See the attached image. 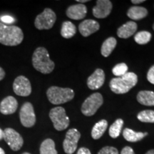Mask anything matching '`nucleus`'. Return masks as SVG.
Returning <instances> with one entry per match:
<instances>
[{
	"label": "nucleus",
	"mask_w": 154,
	"mask_h": 154,
	"mask_svg": "<svg viewBox=\"0 0 154 154\" xmlns=\"http://www.w3.org/2000/svg\"><path fill=\"white\" fill-rule=\"evenodd\" d=\"M24 39L22 29L17 26H7L0 22V44L9 47L19 45Z\"/></svg>",
	"instance_id": "obj_1"
},
{
	"label": "nucleus",
	"mask_w": 154,
	"mask_h": 154,
	"mask_svg": "<svg viewBox=\"0 0 154 154\" xmlns=\"http://www.w3.org/2000/svg\"><path fill=\"white\" fill-rule=\"evenodd\" d=\"M32 64L36 70L44 74L51 73L55 67V63L50 59L47 49L42 47L36 48L34 51Z\"/></svg>",
	"instance_id": "obj_2"
},
{
	"label": "nucleus",
	"mask_w": 154,
	"mask_h": 154,
	"mask_svg": "<svg viewBox=\"0 0 154 154\" xmlns=\"http://www.w3.org/2000/svg\"><path fill=\"white\" fill-rule=\"evenodd\" d=\"M137 83V75L133 72H127L124 76L112 79L109 83V86L113 93L124 94L129 91Z\"/></svg>",
	"instance_id": "obj_3"
},
{
	"label": "nucleus",
	"mask_w": 154,
	"mask_h": 154,
	"mask_svg": "<svg viewBox=\"0 0 154 154\" xmlns=\"http://www.w3.org/2000/svg\"><path fill=\"white\" fill-rule=\"evenodd\" d=\"M47 96L50 103L59 105L72 101L74 97V91L70 88L51 86L48 88Z\"/></svg>",
	"instance_id": "obj_4"
},
{
	"label": "nucleus",
	"mask_w": 154,
	"mask_h": 154,
	"mask_svg": "<svg viewBox=\"0 0 154 154\" xmlns=\"http://www.w3.org/2000/svg\"><path fill=\"white\" fill-rule=\"evenodd\" d=\"M49 118L52 121L54 127L57 131H63L68 128L70 120L67 116L66 111L61 106H57L49 111Z\"/></svg>",
	"instance_id": "obj_5"
},
{
	"label": "nucleus",
	"mask_w": 154,
	"mask_h": 154,
	"mask_svg": "<svg viewBox=\"0 0 154 154\" xmlns=\"http://www.w3.org/2000/svg\"><path fill=\"white\" fill-rule=\"evenodd\" d=\"M103 103V96L100 93H94L86 98L82 106V113L86 116L95 114Z\"/></svg>",
	"instance_id": "obj_6"
},
{
	"label": "nucleus",
	"mask_w": 154,
	"mask_h": 154,
	"mask_svg": "<svg viewBox=\"0 0 154 154\" xmlns=\"http://www.w3.org/2000/svg\"><path fill=\"white\" fill-rule=\"evenodd\" d=\"M57 20V15L51 9H44L43 12L36 16L34 25L39 30L50 29L54 25Z\"/></svg>",
	"instance_id": "obj_7"
},
{
	"label": "nucleus",
	"mask_w": 154,
	"mask_h": 154,
	"mask_svg": "<svg viewBox=\"0 0 154 154\" xmlns=\"http://www.w3.org/2000/svg\"><path fill=\"white\" fill-rule=\"evenodd\" d=\"M21 124L26 128L34 126L36 123V115L33 105L30 102H25L19 111Z\"/></svg>",
	"instance_id": "obj_8"
},
{
	"label": "nucleus",
	"mask_w": 154,
	"mask_h": 154,
	"mask_svg": "<svg viewBox=\"0 0 154 154\" xmlns=\"http://www.w3.org/2000/svg\"><path fill=\"white\" fill-rule=\"evenodd\" d=\"M6 143L14 151H17L22 147L24 140L20 134L11 128H7L4 131V138Z\"/></svg>",
	"instance_id": "obj_9"
},
{
	"label": "nucleus",
	"mask_w": 154,
	"mask_h": 154,
	"mask_svg": "<svg viewBox=\"0 0 154 154\" xmlns=\"http://www.w3.org/2000/svg\"><path fill=\"white\" fill-rule=\"evenodd\" d=\"M81 138V134L76 128H71L66 134L63 142V149L67 154H73L77 149V144Z\"/></svg>",
	"instance_id": "obj_10"
},
{
	"label": "nucleus",
	"mask_w": 154,
	"mask_h": 154,
	"mask_svg": "<svg viewBox=\"0 0 154 154\" xmlns=\"http://www.w3.org/2000/svg\"><path fill=\"white\" fill-rule=\"evenodd\" d=\"M13 90L19 96H28L32 93V85L29 80L24 76H19L13 83Z\"/></svg>",
	"instance_id": "obj_11"
},
{
	"label": "nucleus",
	"mask_w": 154,
	"mask_h": 154,
	"mask_svg": "<svg viewBox=\"0 0 154 154\" xmlns=\"http://www.w3.org/2000/svg\"><path fill=\"white\" fill-rule=\"evenodd\" d=\"M112 7V3L109 0H98L92 9V12L96 18L104 19L110 14Z\"/></svg>",
	"instance_id": "obj_12"
},
{
	"label": "nucleus",
	"mask_w": 154,
	"mask_h": 154,
	"mask_svg": "<svg viewBox=\"0 0 154 154\" xmlns=\"http://www.w3.org/2000/svg\"><path fill=\"white\" fill-rule=\"evenodd\" d=\"M105 82L104 72L101 69H96L87 79L88 87L91 90L99 89L103 85Z\"/></svg>",
	"instance_id": "obj_13"
},
{
	"label": "nucleus",
	"mask_w": 154,
	"mask_h": 154,
	"mask_svg": "<svg viewBox=\"0 0 154 154\" xmlns=\"http://www.w3.org/2000/svg\"><path fill=\"white\" fill-rule=\"evenodd\" d=\"M66 16L74 20H81L85 18L87 14V8L83 4H77L68 7L66 11Z\"/></svg>",
	"instance_id": "obj_14"
},
{
	"label": "nucleus",
	"mask_w": 154,
	"mask_h": 154,
	"mask_svg": "<svg viewBox=\"0 0 154 154\" xmlns=\"http://www.w3.org/2000/svg\"><path fill=\"white\" fill-rule=\"evenodd\" d=\"M18 101L14 96H8L0 103V112L4 115H10L16 112Z\"/></svg>",
	"instance_id": "obj_15"
},
{
	"label": "nucleus",
	"mask_w": 154,
	"mask_h": 154,
	"mask_svg": "<svg viewBox=\"0 0 154 154\" xmlns=\"http://www.w3.org/2000/svg\"><path fill=\"white\" fill-rule=\"evenodd\" d=\"M100 25L93 19H86L81 23L79 26V30L80 34L84 37H87L91 34L95 33L99 29Z\"/></svg>",
	"instance_id": "obj_16"
},
{
	"label": "nucleus",
	"mask_w": 154,
	"mask_h": 154,
	"mask_svg": "<svg viewBox=\"0 0 154 154\" xmlns=\"http://www.w3.org/2000/svg\"><path fill=\"white\" fill-rule=\"evenodd\" d=\"M137 30V24L136 22L130 21L125 23L120 26L117 30V35L122 38H128L133 36Z\"/></svg>",
	"instance_id": "obj_17"
},
{
	"label": "nucleus",
	"mask_w": 154,
	"mask_h": 154,
	"mask_svg": "<svg viewBox=\"0 0 154 154\" xmlns=\"http://www.w3.org/2000/svg\"><path fill=\"white\" fill-rule=\"evenodd\" d=\"M137 101L146 106H154V92L151 91H140L137 94Z\"/></svg>",
	"instance_id": "obj_18"
},
{
	"label": "nucleus",
	"mask_w": 154,
	"mask_h": 154,
	"mask_svg": "<svg viewBox=\"0 0 154 154\" xmlns=\"http://www.w3.org/2000/svg\"><path fill=\"white\" fill-rule=\"evenodd\" d=\"M148 15V10L143 7L134 6L130 7L127 11V16L133 20H140Z\"/></svg>",
	"instance_id": "obj_19"
},
{
	"label": "nucleus",
	"mask_w": 154,
	"mask_h": 154,
	"mask_svg": "<svg viewBox=\"0 0 154 154\" xmlns=\"http://www.w3.org/2000/svg\"><path fill=\"white\" fill-rule=\"evenodd\" d=\"M108 122L105 119H102L94 125L91 130V137L94 140H98L103 136L107 129Z\"/></svg>",
	"instance_id": "obj_20"
},
{
	"label": "nucleus",
	"mask_w": 154,
	"mask_h": 154,
	"mask_svg": "<svg viewBox=\"0 0 154 154\" xmlns=\"http://www.w3.org/2000/svg\"><path fill=\"white\" fill-rule=\"evenodd\" d=\"M148 135V133L136 132L131 128H125L123 131L124 138L128 142H137L142 140Z\"/></svg>",
	"instance_id": "obj_21"
},
{
	"label": "nucleus",
	"mask_w": 154,
	"mask_h": 154,
	"mask_svg": "<svg viewBox=\"0 0 154 154\" xmlns=\"http://www.w3.org/2000/svg\"><path fill=\"white\" fill-rule=\"evenodd\" d=\"M117 44V41L114 37H109L106 38L102 44L101 52L103 57H108L112 53Z\"/></svg>",
	"instance_id": "obj_22"
},
{
	"label": "nucleus",
	"mask_w": 154,
	"mask_h": 154,
	"mask_svg": "<svg viewBox=\"0 0 154 154\" xmlns=\"http://www.w3.org/2000/svg\"><path fill=\"white\" fill-rule=\"evenodd\" d=\"M76 33V27L72 22L66 21L62 23L61 29V35L65 38H71Z\"/></svg>",
	"instance_id": "obj_23"
},
{
	"label": "nucleus",
	"mask_w": 154,
	"mask_h": 154,
	"mask_svg": "<svg viewBox=\"0 0 154 154\" xmlns=\"http://www.w3.org/2000/svg\"><path fill=\"white\" fill-rule=\"evenodd\" d=\"M40 154H58L55 148L54 141L51 138H47L42 142L40 146Z\"/></svg>",
	"instance_id": "obj_24"
},
{
	"label": "nucleus",
	"mask_w": 154,
	"mask_h": 154,
	"mask_svg": "<svg viewBox=\"0 0 154 154\" xmlns=\"http://www.w3.org/2000/svg\"><path fill=\"white\" fill-rule=\"evenodd\" d=\"M123 125H124V121L121 119H118L114 121V123L111 125L109 128V135L111 138H116L119 137L121 132Z\"/></svg>",
	"instance_id": "obj_25"
},
{
	"label": "nucleus",
	"mask_w": 154,
	"mask_h": 154,
	"mask_svg": "<svg viewBox=\"0 0 154 154\" xmlns=\"http://www.w3.org/2000/svg\"><path fill=\"white\" fill-rule=\"evenodd\" d=\"M151 34L147 31H140L134 36V40L136 43L140 45L148 44L151 39Z\"/></svg>",
	"instance_id": "obj_26"
},
{
	"label": "nucleus",
	"mask_w": 154,
	"mask_h": 154,
	"mask_svg": "<svg viewBox=\"0 0 154 154\" xmlns=\"http://www.w3.org/2000/svg\"><path fill=\"white\" fill-rule=\"evenodd\" d=\"M137 119L143 123H154V111L144 110L137 115Z\"/></svg>",
	"instance_id": "obj_27"
},
{
	"label": "nucleus",
	"mask_w": 154,
	"mask_h": 154,
	"mask_svg": "<svg viewBox=\"0 0 154 154\" xmlns=\"http://www.w3.org/2000/svg\"><path fill=\"white\" fill-rule=\"evenodd\" d=\"M128 66L125 63H120L116 64L112 69V73L114 76L121 77L128 72Z\"/></svg>",
	"instance_id": "obj_28"
},
{
	"label": "nucleus",
	"mask_w": 154,
	"mask_h": 154,
	"mask_svg": "<svg viewBox=\"0 0 154 154\" xmlns=\"http://www.w3.org/2000/svg\"><path fill=\"white\" fill-rule=\"evenodd\" d=\"M98 154H119V151L115 147L105 146L98 152Z\"/></svg>",
	"instance_id": "obj_29"
},
{
	"label": "nucleus",
	"mask_w": 154,
	"mask_h": 154,
	"mask_svg": "<svg viewBox=\"0 0 154 154\" xmlns=\"http://www.w3.org/2000/svg\"><path fill=\"white\" fill-rule=\"evenodd\" d=\"M147 79L151 84L154 85V65L149 69L147 74Z\"/></svg>",
	"instance_id": "obj_30"
},
{
	"label": "nucleus",
	"mask_w": 154,
	"mask_h": 154,
	"mask_svg": "<svg viewBox=\"0 0 154 154\" xmlns=\"http://www.w3.org/2000/svg\"><path fill=\"white\" fill-rule=\"evenodd\" d=\"M0 20L2 21V23L3 24H11L14 22V19L13 17L10 16H8V15H5V16H2L0 17Z\"/></svg>",
	"instance_id": "obj_31"
},
{
	"label": "nucleus",
	"mask_w": 154,
	"mask_h": 154,
	"mask_svg": "<svg viewBox=\"0 0 154 154\" xmlns=\"http://www.w3.org/2000/svg\"><path fill=\"white\" fill-rule=\"evenodd\" d=\"M121 154H135L134 150L129 146H126L121 151Z\"/></svg>",
	"instance_id": "obj_32"
},
{
	"label": "nucleus",
	"mask_w": 154,
	"mask_h": 154,
	"mask_svg": "<svg viewBox=\"0 0 154 154\" xmlns=\"http://www.w3.org/2000/svg\"><path fill=\"white\" fill-rule=\"evenodd\" d=\"M76 154H91V153L90 151V150L88 149L87 148L82 147L79 149Z\"/></svg>",
	"instance_id": "obj_33"
},
{
	"label": "nucleus",
	"mask_w": 154,
	"mask_h": 154,
	"mask_svg": "<svg viewBox=\"0 0 154 154\" xmlns=\"http://www.w3.org/2000/svg\"><path fill=\"white\" fill-rule=\"evenodd\" d=\"M5 70H4L2 67H0V81L2 80L3 79L5 78Z\"/></svg>",
	"instance_id": "obj_34"
},
{
	"label": "nucleus",
	"mask_w": 154,
	"mask_h": 154,
	"mask_svg": "<svg viewBox=\"0 0 154 154\" xmlns=\"http://www.w3.org/2000/svg\"><path fill=\"white\" fill-rule=\"evenodd\" d=\"M144 0H132L131 2L134 5H138V4H141L144 2Z\"/></svg>",
	"instance_id": "obj_35"
},
{
	"label": "nucleus",
	"mask_w": 154,
	"mask_h": 154,
	"mask_svg": "<svg viewBox=\"0 0 154 154\" xmlns=\"http://www.w3.org/2000/svg\"><path fill=\"white\" fill-rule=\"evenodd\" d=\"M4 138V131L0 128V140H2Z\"/></svg>",
	"instance_id": "obj_36"
},
{
	"label": "nucleus",
	"mask_w": 154,
	"mask_h": 154,
	"mask_svg": "<svg viewBox=\"0 0 154 154\" xmlns=\"http://www.w3.org/2000/svg\"><path fill=\"white\" fill-rule=\"evenodd\" d=\"M77 2L79 3H84V2H89L88 0H77Z\"/></svg>",
	"instance_id": "obj_37"
},
{
	"label": "nucleus",
	"mask_w": 154,
	"mask_h": 154,
	"mask_svg": "<svg viewBox=\"0 0 154 154\" xmlns=\"http://www.w3.org/2000/svg\"><path fill=\"white\" fill-rule=\"evenodd\" d=\"M146 154H154V149L150 150V151H148Z\"/></svg>",
	"instance_id": "obj_38"
},
{
	"label": "nucleus",
	"mask_w": 154,
	"mask_h": 154,
	"mask_svg": "<svg viewBox=\"0 0 154 154\" xmlns=\"http://www.w3.org/2000/svg\"><path fill=\"white\" fill-rule=\"evenodd\" d=\"M0 154H5V151L2 148H0Z\"/></svg>",
	"instance_id": "obj_39"
},
{
	"label": "nucleus",
	"mask_w": 154,
	"mask_h": 154,
	"mask_svg": "<svg viewBox=\"0 0 154 154\" xmlns=\"http://www.w3.org/2000/svg\"><path fill=\"white\" fill-rule=\"evenodd\" d=\"M22 154H31V153H27V152H25V153H22Z\"/></svg>",
	"instance_id": "obj_40"
},
{
	"label": "nucleus",
	"mask_w": 154,
	"mask_h": 154,
	"mask_svg": "<svg viewBox=\"0 0 154 154\" xmlns=\"http://www.w3.org/2000/svg\"><path fill=\"white\" fill-rule=\"evenodd\" d=\"M153 30H154V24H153Z\"/></svg>",
	"instance_id": "obj_41"
}]
</instances>
